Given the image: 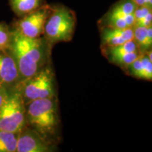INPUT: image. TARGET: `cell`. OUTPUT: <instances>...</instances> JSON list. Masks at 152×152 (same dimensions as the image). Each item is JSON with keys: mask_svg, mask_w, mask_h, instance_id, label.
<instances>
[{"mask_svg": "<svg viewBox=\"0 0 152 152\" xmlns=\"http://www.w3.org/2000/svg\"><path fill=\"white\" fill-rule=\"evenodd\" d=\"M75 25V15L70 9L64 6L50 9L44 30L45 39L51 44L71 41Z\"/></svg>", "mask_w": 152, "mask_h": 152, "instance_id": "3957f363", "label": "cell"}, {"mask_svg": "<svg viewBox=\"0 0 152 152\" xmlns=\"http://www.w3.org/2000/svg\"><path fill=\"white\" fill-rule=\"evenodd\" d=\"M16 87L20 91L26 105L32 101L55 96L54 75L49 66L20 82Z\"/></svg>", "mask_w": 152, "mask_h": 152, "instance_id": "5b68a950", "label": "cell"}, {"mask_svg": "<svg viewBox=\"0 0 152 152\" xmlns=\"http://www.w3.org/2000/svg\"><path fill=\"white\" fill-rule=\"evenodd\" d=\"M134 39L142 54H145L151 49L152 45V26L142 27L134 26Z\"/></svg>", "mask_w": 152, "mask_h": 152, "instance_id": "7c38bea8", "label": "cell"}, {"mask_svg": "<svg viewBox=\"0 0 152 152\" xmlns=\"http://www.w3.org/2000/svg\"><path fill=\"white\" fill-rule=\"evenodd\" d=\"M102 47H113L130 41L134 38L132 28H117L104 26L101 34Z\"/></svg>", "mask_w": 152, "mask_h": 152, "instance_id": "30bf717a", "label": "cell"}, {"mask_svg": "<svg viewBox=\"0 0 152 152\" xmlns=\"http://www.w3.org/2000/svg\"><path fill=\"white\" fill-rule=\"evenodd\" d=\"M9 3L15 14L21 18L40 7L42 0H9Z\"/></svg>", "mask_w": 152, "mask_h": 152, "instance_id": "4fadbf2b", "label": "cell"}, {"mask_svg": "<svg viewBox=\"0 0 152 152\" xmlns=\"http://www.w3.org/2000/svg\"><path fill=\"white\" fill-rule=\"evenodd\" d=\"M50 144L49 141L27 125L18 134L16 152L52 151Z\"/></svg>", "mask_w": 152, "mask_h": 152, "instance_id": "ba28073f", "label": "cell"}, {"mask_svg": "<svg viewBox=\"0 0 152 152\" xmlns=\"http://www.w3.org/2000/svg\"><path fill=\"white\" fill-rule=\"evenodd\" d=\"M137 7L132 0H120L105 16L104 26L132 28L134 26V12Z\"/></svg>", "mask_w": 152, "mask_h": 152, "instance_id": "52a82bcc", "label": "cell"}, {"mask_svg": "<svg viewBox=\"0 0 152 152\" xmlns=\"http://www.w3.org/2000/svg\"><path fill=\"white\" fill-rule=\"evenodd\" d=\"M27 125L47 141L55 135L58 128L56 97L36 99L26 104Z\"/></svg>", "mask_w": 152, "mask_h": 152, "instance_id": "7a4b0ae2", "label": "cell"}, {"mask_svg": "<svg viewBox=\"0 0 152 152\" xmlns=\"http://www.w3.org/2000/svg\"><path fill=\"white\" fill-rule=\"evenodd\" d=\"M137 6H149L151 7L152 0H132Z\"/></svg>", "mask_w": 152, "mask_h": 152, "instance_id": "d6986e66", "label": "cell"}, {"mask_svg": "<svg viewBox=\"0 0 152 152\" xmlns=\"http://www.w3.org/2000/svg\"><path fill=\"white\" fill-rule=\"evenodd\" d=\"M134 26L149 27L152 26L151 7L137 6L134 12Z\"/></svg>", "mask_w": 152, "mask_h": 152, "instance_id": "9a60e30c", "label": "cell"}, {"mask_svg": "<svg viewBox=\"0 0 152 152\" xmlns=\"http://www.w3.org/2000/svg\"><path fill=\"white\" fill-rule=\"evenodd\" d=\"M125 71L132 77L151 81L152 61L147 54H142L137 59L127 66Z\"/></svg>", "mask_w": 152, "mask_h": 152, "instance_id": "8fae6325", "label": "cell"}, {"mask_svg": "<svg viewBox=\"0 0 152 152\" xmlns=\"http://www.w3.org/2000/svg\"><path fill=\"white\" fill-rule=\"evenodd\" d=\"M8 49L18 68L20 83L42 68L48 56V42L45 38L26 37L14 28Z\"/></svg>", "mask_w": 152, "mask_h": 152, "instance_id": "6da1fadb", "label": "cell"}, {"mask_svg": "<svg viewBox=\"0 0 152 152\" xmlns=\"http://www.w3.org/2000/svg\"><path fill=\"white\" fill-rule=\"evenodd\" d=\"M18 134L0 130V152H16Z\"/></svg>", "mask_w": 152, "mask_h": 152, "instance_id": "2e32d148", "label": "cell"}, {"mask_svg": "<svg viewBox=\"0 0 152 152\" xmlns=\"http://www.w3.org/2000/svg\"><path fill=\"white\" fill-rule=\"evenodd\" d=\"M104 56L112 64L118 66L125 70L127 66L130 65L134 60L137 59L142 54L140 52L128 53H111L103 52Z\"/></svg>", "mask_w": 152, "mask_h": 152, "instance_id": "5bb4252c", "label": "cell"}, {"mask_svg": "<svg viewBox=\"0 0 152 152\" xmlns=\"http://www.w3.org/2000/svg\"><path fill=\"white\" fill-rule=\"evenodd\" d=\"M50 12V8L40 7L30 14L21 17L16 22L14 29L23 35L30 38H38L44 34L45 23Z\"/></svg>", "mask_w": 152, "mask_h": 152, "instance_id": "8992f818", "label": "cell"}, {"mask_svg": "<svg viewBox=\"0 0 152 152\" xmlns=\"http://www.w3.org/2000/svg\"><path fill=\"white\" fill-rule=\"evenodd\" d=\"M8 90L9 89L0 85V109L1 108L6 98H7V94H8Z\"/></svg>", "mask_w": 152, "mask_h": 152, "instance_id": "ac0fdd59", "label": "cell"}, {"mask_svg": "<svg viewBox=\"0 0 152 152\" xmlns=\"http://www.w3.org/2000/svg\"><path fill=\"white\" fill-rule=\"evenodd\" d=\"M19 81L18 68L9 49H0V85L10 89L16 87Z\"/></svg>", "mask_w": 152, "mask_h": 152, "instance_id": "9c48e42d", "label": "cell"}, {"mask_svg": "<svg viewBox=\"0 0 152 152\" xmlns=\"http://www.w3.org/2000/svg\"><path fill=\"white\" fill-rule=\"evenodd\" d=\"M11 41V30L8 26L0 23V49H8Z\"/></svg>", "mask_w": 152, "mask_h": 152, "instance_id": "e0dca14e", "label": "cell"}, {"mask_svg": "<svg viewBox=\"0 0 152 152\" xmlns=\"http://www.w3.org/2000/svg\"><path fill=\"white\" fill-rule=\"evenodd\" d=\"M26 126V104L21 94L16 87L9 89L0 109V130L18 134Z\"/></svg>", "mask_w": 152, "mask_h": 152, "instance_id": "277c9868", "label": "cell"}]
</instances>
